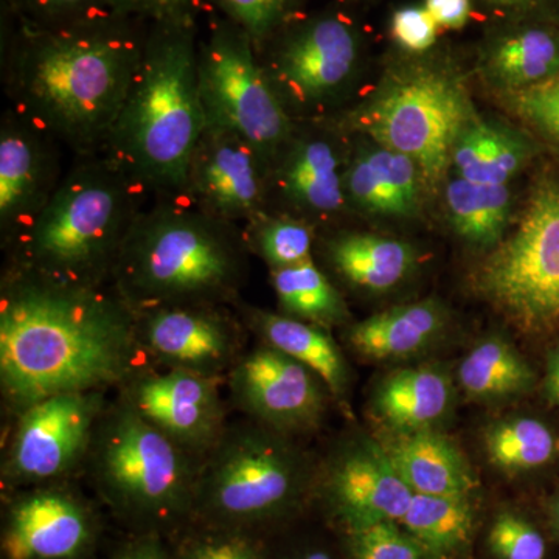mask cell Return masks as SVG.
I'll list each match as a JSON object with an SVG mask.
<instances>
[{"mask_svg": "<svg viewBox=\"0 0 559 559\" xmlns=\"http://www.w3.org/2000/svg\"><path fill=\"white\" fill-rule=\"evenodd\" d=\"M246 245L266 261L272 271L296 266L311 259L312 234L307 224L293 218L250 221Z\"/></svg>", "mask_w": 559, "mask_h": 559, "instance_id": "cell-33", "label": "cell"}, {"mask_svg": "<svg viewBox=\"0 0 559 559\" xmlns=\"http://www.w3.org/2000/svg\"><path fill=\"white\" fill-rule=\"evenodd\" d=\"M367 156L407 215L417 202V164L406 154L388 148L373 151Z\"/></svg>", "mask_w": 559, "mask_h": 559, "instance_id": "cell-40", "label": "cell"}, {"mask_svg": "<svg viewBox=\"0 0 559 559\" xmlns=\"http://www.w3.org/2000/svg\"><path fill=\"white\" fill-rule=\"evenodd\" d=\"M143 51L108 22L25 28L7 73L13 110L79 157L100 154Z\"/></svg>", "mask_w": 559, "mask_h": 559, "instance_id": "cell-2", "label": "cell"}, {"mask_svg": "<svg viewBox=\"0 0 559 559\" xmlns=\"http://www.w3.org/2000/svg\"><path fill=\"white\" fill-rule=\"evenodd\" d=\"M87 465L102 498L143 535L193 520L202 460L146 421L123 396L103 412Z\"/></svg>", "mask_w": 559, "mask_h": 559, "instance_id": "cell-6", "label": "cell"}, {"mask_svg": "<svg viewBox=\"0 0 559 559\" xmlns=\"http://www.w3.org/2000/svg\"><path fill=\"white\" fill-rule=\"evenodd\" d=\"M32 9L44 16H75L97 5L100 0H27ZM106 5V0H103ZM108 9V5H106Z\"/></svg>", "mask_w": 559, "mask_h": 559, "instance_id": "cell-45", "label": "cell"}, {"mask_svg": "<svg viewBox=\"0 0 559 559\" xmlns=\"http://www.w3.org/2000/svg\"><path fill=\"white\" fill-rule=\"evenodd\" d=\"M253 43L237 25H219L198 57L207 127L229 131L267 160L289 138L285 106L257 62Z\"/></svg>", "mask_w": 559, "mask_h": 559, "instance_id": "cell-8", "label": "cell"}, {"mask_svg": "<svg viewBox=\"0 0 559 559\" xmlns=\"http://www.w3.org/2000/svg\"><path fill=\"white\" fill-rule=\"evenodd\" d=\"M266 162L238 135L207 127L191 157L182 198L224 223H250L261 216Z\"/></svg>", "mask_w": 559, "mask_h": 559, "instance_id": "cell-16", "label": "cell"}, {"mask_svg": "<svg viewBox=\"0 0 559 559\" xmlns=\"http://www.w3.org/2000/svg\"><path fill=\"white\" fill-rule=\"evenodd\" d=\"M485 546L492 559H547L549 546L538 525L514 510H502L489 522Z\"/></svg>", "mask_w": 559, "mask_h": 559, "instance_id": "cell-34", "label": "cell"}, {"mask_svg": "<svg viewBox=\"0 0 559 559\" xmlns=\"http://www.w3.org/2000/svg\"><path fill=\"white\" fill-rule=\"evenodd\" d=\"M245 248L234 224L179 197V202L140 212L110 282L135 312L224 305L245 283Z\"/></svg>", "mask_w": 559, "mask_h": 559, "instance_id": "cell-4", "label": "cell"}, {"mask_svg": "<svg viewBox=\"0 0 559 559\" xmlns=\"http://www.w3.org/2000/svg\"><path fill=\"white\" fill-rule=\"evenodd\" d=\"M400 524L432 559H463L476 535V503L473 496L414 495Z\"/></svg>", "mask_w": 559, "mask_h": 559, "instance_id": "cell-24", "label": "cell"}, {"mask_svg": "<svg viewBox=\"0 0 559 559\" xmlns=\"http://www.w3.org/2000/svg\"><path fill=\"white\" fill-rule=\"evenodd\" d=\"M544 395L551 406L559 409V345L551 349L547 358L546 377H544Z\"/></svg>", "mask_w": 559, "mask_h": 559, "instance_id": "cell-46", "label": "cell"}, {"mask_svg": "<svg viewBox=\"0 0 559 559\" xmlns=\"http://www.w3.org/2000/svg\"><path fill=\"white\" fill-rule=\"evenodd\" d=\"M55 139L13 109L0 128V230L7 248L32 226L60 186Z\"/></svg>", "mask_w": 559, "mask_h": 559, "instance_id": "cell-17", "label": "cell"}, {"mask_svg": "<svg viewBox=\"0 0 559 559\" xmlns=\"http://www.w3.org/2000/svg\"><path fill=\"white\" fill-rule=\"evenodd\" d=\"M547 521H549L550 535L559 543V489L550 499Z\"/></svg>", "mask_w": 559, "mask_h": 559, "instance_id": "cell-47", "label": "cell"}, {"mask_svg": "<svg viewBox=\"0 0 559 559\" xmlns=\"http://www.w3.org/2000/svg\"><path fill=\"white\" fill-rule=\"evenodd\" d=\"M226 380L235 406L282 436L312 428L325 412L326 385L318 374L264 344L242 355Z\"/></svg>", "mask_w": 559, "mask_h": 559, "instance_id": "cell-12", "label": "cell"}, {"mask_svg": "<svg viewBox=\"0 0 559 559\" xmlns=\"http://www.w3.org/2000/svg\"><path fill=\"white\" fill-rule=\"evenodd\" d=\"M465 91L440 73H418L390 87L362 119L388 150L406 154L426 178H440L460 135L473 124Z\"/></svg>", "mask_w": 559, "mask_h": 559, "instance_id": "cell-10", "label": "cell"}, {"mask_svg": "<svg viewBox=\"0 0 559 559\" xmlns=\"http://www.w3.org/2000/svg\"><path fill=\"white\" fill-rule=\"evenodd\" d=\"M392 31L401 46L412 51H425L437 38V22L426 9L407 7L393 14Z\"/></svg>", "mask_w": 559, "mask_h": 559, "instance_id": "cell-42", "label": "cell"}, {"mask_svg": "<svg viewBox=\"0 0 559 559\" xmlns=\"http://www.w3.org/2000/svg\"><path fill=\"white\" fill-rule=\"evenodd\" d=\"M358 36L341 17H320L305 25L264 70L275 94L286 92L300 105L333 97L352 76L358 61Z\"/></svg>", "mask_w": 559, "mask_h": 559, "instance_id": "cell-18", "label": "cell"}, {"mask_svg": "<svg viewBox=\"0 0 559 559\" xmlns=\"http://www.w3.org/2000/svg\"><path fill=\"white\" fill-rule=\"evenodd\" d=\"M323 495L345 533L401 522L414 499L388 451L371 443L337 455L323 481Z\"/></svg>", "mask_w": 559, "mask_h": 559, "instance_id": "cell-19", "label": "cell"}, {"mask_svg": "<svg viewBox=\"0 0 559 559\" xmlns=\"http://www.w3.org/2000/svg\"><path fill=\"white\" fill-rule=\"evenodd\" d=\"M218 3L231 24L241 28L255 46L282 24L297 0H218Z\"/></svg>", "mask_w": 559, "mask_h": 559, "instance_id": "cell-37", "label": "cell"}, {"mask_svg": "<svg viewBox=\"0 0 559 559\" xmlns=\"http://www.w3.org/2000/svg\"><path fill=\"white\" fill-rule=\"evenodd\" d=\"M345 187L349 197L370 212L406 215L367 154L353 162L345 178Z\"/></svg>", "mask_w": 559, "mask_h": 559, "instance_id": "cell-38", "label": "cell"}, {"mask_svg": "<svg viewBox=\"0 0 559 559\" xmlns=\"http://www.w3.org/2000/svg\"><path fill=\"white\" fill-rule=\"evenodd\" d=\"M459 382L471 399L502 401L530 392L535 388L536 374L510 342L491 337L462 360Z\"/></svg>", "mask_w": 559, "mask_h": 559, "instance_id": "cell-27", "label": "cell"}, {"mask_svg": "<svg viewBox=\"0 0 559 559\" xmlns=\"http://www.w3.org/2000/svg\"><path fill=\"white\" fill-rule=\"evenodd\" d=\"M280 187L290 201L316 213H333L344 204L340 157L330 142L311 139L289 154Z\"/></svg>", "mask_w": 559, "mask_h": 559, "instance_id": "cell-25", "label": "cell"}, {"mask_svg": "<svg viewBox=\"0 0 559 559\" xmlns=\"http://www.w3.org/2000/svg\"><path fill=\"white\" fill-rule=\"evenodd\" d=\"M488 3H492V5H514V3H520L522 0H487Z\"/></svg>", "mask_w": 559, "mask_h": 559, "instance_id": "cell-49", "label": "cell"}, {"mask_svg": "<svg viewBox=\"0 0 559 559\" xmlns=\"http://www.w3.org/2000/svg\"><path fill=\"white\" fill-rule=\"evenodd\" d=\"M272 286L278 304L290 318L319 326L341 323L347 318V308L340 293L311 259L296 266L272 271Z\"/></svg>", "mask_w": 559, "mask_h": 559, "instance_id": "cell-30", "label": "cell"}, {"mask_svg": "<svg viewBox=\"0 0 559 559\" xmlns=\"http://www.w3.org/2000/svg\"><path fill=\"white\" fill-rule=\"evenodd\" d=\"M138 312L116 288L9 270L0 289V390L14 415L61 393L123 389L151 369Z\"/></svg>", "mask_w": 559, "mask_h": 559, "instance_id": "cell-1", "label": "cell"}, {"mask_svg": "<svg viewBox=\"0 0 559 559\" xmlns=\"http://www.w3.org/2000/svg\"><path fill=\"white\" fill-rule=\"evenodd\" d=\"M193 25L159 27L145 44L103 156L143 190L183 197L191 157L207 130Z\"/></svg>", "mask_w": 559, "mask_h": 559, "instance_id": "cell-3", "label": "cell"}, {"mask_svg": "<svg viewBox=\"0 0 559 559\" xmlns=\"http://www.w3.org/2000/svg\"><path fill=\"white\" fill-rule=\"evenodd\" d=\"M452 385L443 371L415 367L395 371L374 393L377 414L400 433L430 429L450 411Z\"/></svg>", "mask_w": 559, "mask_h": 559, "instance_id": "cell-22", "label": "cell"}, {"mask_svg": "<svg viewBox=\"0 0 559 559\" xmlns=\"http://www.w3.org/2000/svg\"><path fill=\"white\" fill-rule=\"evenodd\" d=\"M334 267L353 285L385 290L399 285L414 264L409 246L367 234L342 235L331 242Z\"/></svg>", "mask_w": 559, "mask_h": 559, "instance_id": "cell-26", "label": "cell"}, {"mask_svg": "<svg viewBox=\"0 0 559 559\" xmlns=\"http://www.w3.org/2000/svg\"><path fill=\"white\" fill-rule=\"evenodd\" d=\"M443 326V312L433 301L406 305L371 316L348 331L352 347L369 359L407 358L430 344Z\"/></svg>", "mask_w": 559, "mask_h": 559, "instance_id": "cell-23", "label": "cell"}, {"mask_svg": "<svg viewBox=\"0 0 559 559\" xmlns=\"http://www.w3.org/2000/svg\"><path fill=\"white\" fill-rule=\"evenodd\" d=\"M98 524L75 492L57 487L22 488L3 511V559H84L94 549Z\"/></svg>", "mask_w": 559, "mask_h": 559, "instance_id": "cell-15", "label": "cell"}, {"mask_svg": "<svg viewBox=\"0 0 559 559\" xmlns=\"http://www.w3.org/2000/svg\"><path fill=\"white\" fill-rule=\"evenodd\" d=\"M175 559H266L263 546L248 530L201 527L183 536L173 551Z\"/></svg>", "mask_w": 559, "mask_h": 559, "instance_id": "cell-35", "label": "cell"}, {"mask_svg": "<svg viewBox=\"0 0 559 559\" xmlns=\"http://www.w3.org/2000/svg\"><path fill=\"white\" fill-rule=\"evenodd\" d=\"M223 382L224 378L151 367L120 389V395L168 439L204 460L227 429Z\"/></svg>", "mask_w": 559, "mask_h": 559, "instance_id": "cell-14", "label": "cell"}, {"mask_svg": "<svg viewBox=\"0 0 559 559\" xmlns=\"http://www.w3.org/2000/svg\"><path fill=\"white\" fill-rule=\"evenodd\" d=\"M248 325L264 345L304 364L336 399H344L348 389L347 364L336 342L322 326L261 310L249 311Z\"/></svg>", "mask_w": 559, "mask_h": 559, "instance_id": "cell-21", "label": "cell"}, {"mask_svg": "<svg viewBox=\"0 0 559 559\" xmlns=\"http://www.w3.org/2000/svg\"><path fill=\"white\" fill-rule=\"evenodd\" d=\"M112 559H175L173 551L165 549L164 544L156 535H140L121 547Z\"/></svg>", "mask_w": 559, "mask_h": 559, "instance_id": "cell-44", "label": "cell"}, {"mask_svg": "<svg viewBox=\"0 0 559 559\" xmlns=\"http://www.w3.org/2000/svg\"><path fill=\"white\" fill-rule=\"evenodd\" d=\"M145 191L103 154L80 157L38 218L9 246V270L70 285H106Z\"/></svg>", "mask_w": 559, "mask_h": 559, "instance_id": "cell-5", "label": "cell"}, {"mask_svg": "<svg viewBox=\"0 0 559 559\" xmlns=\"http://www.w3.org/2000/svg\"><path fill=\"white\" fill-rule=\"evenodd\" d=\"M425 9L437 25L457 31L469 21L471 0H426Z\"/></svg>", "mask_w": 559, "mask_h": 559, "instance_id": "cell-43", "label": "cell"}, {"mask_svg": "<svg viewBox=\"0 0 559 559\" xmlns=\"http://www.w3.org/2000/svg\"><path fill=\"white\" fill-rule=\"evenodd\" d=\"M491 465L506 473H528L559 457V439L540 419L513 417L492 423L484 433Z\"/></svg>", "mask_w": 559, "mask_h": 559, "instance_id": "cell-29", "label": "cell"}, {"mask_svg": "<svg viewBox=\"0 0 559 559\" xmlns=\"http://www.w3.org/2000/svg\"><path fill=\"white\" fill-rule=\"evenodd\" d=\"M525 157L527 145L518 135L485 123L466 128L452 151L459 178L484 186H506Z\"/></svg>", "mask_w": 559, "mask_h": 559, "instance_id": "cell-28", "label": "cell"}, {"mask_svg": "<svg viewBox=\"0 0 559 559\" xmlns=\"http://www.w3.org/2000/svg\"><path fill=\"white\" fill-rule=\"evenodd\" d=\"M345 535L349 559H432L400 522H382Z\"/></svg>", "mask_w": 559, "mask_h": 559, "instance_id": "cell-36", "label": "cell"}, {"mask_svg": "<svg viewBox=\"0 0 559 559\" xmlns=\"http://www.w3.org/2000/svg\"><path fill=\"white\" fill-rule=\"evenodd\" d=\"M388 454L414 495L473 496L476 476L452 441L433 430L401 433Z\"/></svg>", "mask_w": 559, "mask_h": 559, "instance_id": "cell-20", "label": "cell"}, {"mask_svg": "<svg viewBox=\"0 0 559 559\" xmlns=\"http://www.w3.org/2000/svg\"><path fill=\"white\" fill-rule=\"evenodd\" d=\"M305 485L304 462L282 433L242 423L202 460L193 520L253 532L296 509Z\"/></svg>", "mask_w": 559, "mask_h": 559, "instance_id": "cell-7", "label": "cell"}, {"mask_svg": "<svg viewBox=\"0 0 559 559\" xmlns=\"http://www.w3.org/2000/svg\"><path fill=\"white\" fill-rule=\"evenodd\" d=\"M106 407L105 392H75L22 411L2 460L3 487L50 485L73 473L86 462Z\"/></svg>", "mask_w": 559, "mask_h": 559, "instance_id": "cell-11", "label": "cell"}, {"mask_svg": "<svg viewBox=\"0 0 559 559\" xmlns=\"http://www.w3.org/2000/svg\"><path fill=\"white\" fill-rule=\"evenodd\" d=\"M480 286L525 330L559 323V187L536 191L520 229L484 264Z\"/></svg>", "mask_w": 559, "mask_h": 559, "instance_id": "cell-9", "label": "cell"}, {"mask_svg": "<svg viewBox=\"0 0 559 559\" xmlns=\"http://www.w3.org/2000/svg\"><path fill=\"white\" fill-rule=\"evenodd\" d=\"M516 103L522 116L559 142V73L546 83L522 91Z\"/></svg>", "mask_w": 559, "mask_h": 559, "instance_id": "cell-41", "label": "cell"}, {"mask_svg": "<svg viewBox=\"0 0 559 559\" xmlns=\"http://www.w3.org/2000/svg\"><path fill=\"white\" fill-rule=\"evenodd\" d=\"M455 230L468 241L491 245L509 221L511 197L507 186H484L457 178L447 191Z\"/></svg>", "mask_w": 559, "mask_h": 559, "instance_id": "cell-31", "label": "cell"}, {"mask_svg": "<svg viewBox=\"0 0 559 559\" xmlns=\"http://www.w3.org/2000/svg\"><path fill=\"white\" fill-rule=\"evenodd\" d=\"M492 70L510 86L546 83L559 72V40L546 31L518 33L496 49Z\"/></svg>", "mask_w": 559, "mask_h": 559, "instance_id": "cell-32", "label": "cell"}, {"mask_svg": "<svg viewBox=\"0 0 559 559\" xmlns=\"http://www.w3.org/2000/svg\"><path fill=\"white\" fill-rule=\"evenodd\" d=\"M109 13L117 20L145 17L159 27L193 25L202 0H106Z\"/></svg>", "mask_w": 559, "mask_h": 559, "instance_id": "cell-39", "label": "cell"}, {"mask_svg": "<svg viewBox=\"0 0 559 559\" xmlns=\"http://www.w3.org/2000/svg\"><path fill=\"white\" fill-rule=\"evenodd\" d=\"M139 337L162 369L227 378L245 347L242 326L223 305H179L138 312Z\"/></svg>", "mask_w": 559, "mask_h": 559, "instance_id": "cell-13", "label": "cell"}, {"mask_svg": "<svg viewBox=\"0 0 559 559\" xmlns=\"http://www.w3.org/2000/svg\"><path fill=\"white\" fill-rule=\"evenodd\" d=\"M288 559H334L333 555L323 549L301 550L300 554L294 555Z\"/></svg>", "mask_w": 559, "mask_h": 559, "instance_id": "cell-48", "label": "cell"}]
</instances>
